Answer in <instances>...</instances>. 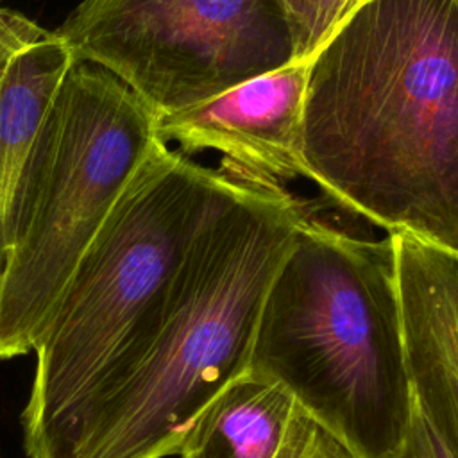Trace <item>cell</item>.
Wrapping results in <instances>:
<instances>
[{
  "label": "cell",
  "instance_id": "1",
  "mask_svg": "<svg viewBox=\"0 0 458 458\" xmlns=\"http://www.w3.org/2000/svg\"><path fill=\"white\" fill-rule=\"evenodd\" d=\"M306 179L386 234L458 250V0H370L311 57Z\"/></svg>",
  "mask_w": 458,
  "mask_h": 458
},
{
  "label": "cell",
  "instance_id": "2",
  "mask_svg": "<svg viewBox=\"0 0 458 458\" xmlns=\"http://www.w3.org/2000/svg\"><path fill=\"white\" fill-rule=\"evenodd\" d=\"M306 215L284 188L234 182L172 274L148 342L86 410L68 458L177 454L202 408L249 369L263 295Z\"/></svg>",
  "mask_w": 458,
  "mask_h": 458
},
{
  "label": "cell",
  "instance_id": "3",
  "mask_svg": "<svg viewBox=\"0 0 458 458\" xmlns=\"http://www.w3.org/2000/svg\"><path fill=\"white\" fill-rule=\"evenodd\" d=\"M236 179L156 141L59 293L21 411L27 458H68L95 397L140 354L195 233Z\"/></svg>",
  "mask_w": 458,
  "mask_h": 458
},
{
  "label": "cell",
  "instance_id": "4",
  "mask_svg": "<svg viewBox=\"0 0 458 458\" xmlns=\"http://www.w3.org/2000/svg\"><path fill=\"white\" fill-rule=\"evenodd\" d=\"M249 369L358 458H395L413 397L390 236H352L306 215L263 295Z\"/></svg>",
  "mask_w": 458,
  "mask_h": 458
},
{
  "label": "cell",
  "instance_id": "5",
  "mask_svg": "<svg viewBox=\"0 0 458 458\" xmlns=\"http://www.w3.org/2000/svg\"><path fill=\"white\" fill-rule=\"evenodd\" d=\"M157 138L106 70L73 61L30 143L0 279V358L27 354L86 247Z\"/></svg>",
  "mask_w": 458,
  "mask_h": 458
},
{
  "label": "cell",
  "instance_id": "6",
  "mask_svg": "<svg viewBox=\"0 0 458 458\" xmlns=\"http://www.w3.org/2000/svg\"><path fill=\"white\" fill-rule=\"evenodd\" d=\"M157 118L293 57L279 0H82L54 30Z\"/></svg>",
  "mask_w": 458,
  "mask_h": 458
},
{
  "label": "cell",
  "instance_id": "7",
  "mask_svg": "<svg viewBox=\"0 0 458 458\" xmlns=\"http://www.w3.org/2000/svg\"><path fill=\"white\" fill-rule=\"evenodd\" d=\"M310 61H292L218 97L154 118L157 141L188 156L211 150L245 184L284 188L306 177L302 104Z\"/></svg>",
  "mask_w": 458,
  "mask_h": 458
},
{
  "label": "cell",
  "instance_id": "8",
  "mask_svg": "<svg viewBox=\"0 0 458 458\" xmlns=\"http://www.w3.org/2000/svg\"><path fill=\"white\" fill-rule=\"evenodd\" d=\"M388 236L411 397L458 447V250L413 234Z\"/></svg>",
  "mask_w": 458,
  "mask_h": 458
},
{
  "label": "cell",
  "instance_id": "9",
  "mask_svg": "<svg viewBox=\"0 0 458 458\" xmlns=\"http://www.w3.org/2000/svg\"><path fill=\"white\" fill-rule=\"evenodd\" d=\"M73 64L66 45L48 32L11 61L0 86V279L5 270L14 200L30 143Z\"/></svg>",
  "mask_w": 458,
  "mask_h": 458
},
{
  "label": "cell",
  "instance_id": "10",
  "mask_svg": "<svg viewBox=\"0 0 458 458\" xmlns=\"http://www.w3.org/2000/svg\"><path fill=\"white\" fill-rule=\"evenodd\" d=\"M295 401L276 381L247 369L197 415L179 458H274Z\"/></svg>",
  "mask_w": 458,
  "mask_h": 458
},
{
  "label": "cell",
  "instance_id": "11",
  "mask_svg": "<svg viewBox=\"0 0 458 458\" xmlns=\"http://www.w3.org/2000/svg\"><path fill=\"white\" fill-rule=\"evenodd\" d=\"M370 0H279L292 34V61H311L327 39Z\"/></svg>",
  "mask_w": 458,
  "mask_h": 458
},
{
  "label": "cell",
  "instance_id": "12",
  "mask_svg": "<svg viewBox=\"0 0 458 458\" xmlns=\"http://www.w3.org/2000/svg\"><path fill=\"white\" fill-rule=\"evenodd\" d=\"M274 458H358L329 429L311 419L302 408L293 406L284 438Z\"/></svg>",
  "mask_w": 458,
  "mask_h": 458
},
{
  "label": "cell",
  "instance_id": "13",
  "mask_svg": "<svg viewBox=\"0 0 458 458\" xmlns=\"http://www.w3.org/2000/svg\"><path fill=\"white\" fill-rule=\"evenodd\" d=\"M456 449L413 403L410 424L395 458H456Z\"/></svg>",
  "mask_w": 458,
  "mask_h": 458
},
{
  "label": "cell",
  "instance_id": "14",
  "mask_svg": "<svg viewBox=\"0 0 458 458\" xmlns=\"http://www.w3.org/2000/svg\"><path fill=\"white\" fill-rule=\"evenodd\" d=\"M48 32L25 14L0 5V86L14 55Z\"/></svg>",
  "mask_w": 458,
  "mask_h": 458
}]
</instances>
